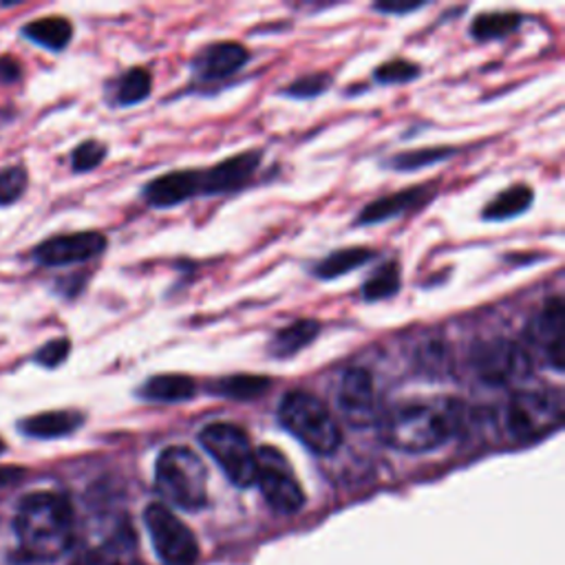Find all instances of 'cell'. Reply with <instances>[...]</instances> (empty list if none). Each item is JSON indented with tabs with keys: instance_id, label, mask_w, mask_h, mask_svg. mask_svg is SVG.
<instances>
[{
	"instance_id": "16",
	"label": "cell",
	"mask_w": 565,
	"mask_h": 565,
	"mask_svg": "<svg viewBox=\"0 0 565 565\" xmlns=\"http://www.w3.org/2000/svg\"><path fill=\"white\" fill-rule=\"evenodd\" d=\"M431 197H433V193L429 186H414L407 191H400L395 195L380 197L360 210L356 225H376V223L397 219L402 214L422 208Z\"/></svg>"
},
{
	"instance_id": "30",
	"label": "cell",
	"mask_w": 565,
	"mask_h": 565,
	"mask_svg": "<svg viewBox=\"0 0 565 565\" xmlns=\"http://www.w3.org/2000/svg\"><path fill=\"white\" fill-rule=\"evenodd\" d=\"M109 148L98 139H87L71 152V169L75 173H91L107 159Z\"/></svg>"
},
{
	"instance_id": "37",
	"label": "cell",
	"mask_w": 565,
	"mask_h": 565,
	"mask_svg": "<svg viewBox=\"0 0 565 565\" xmlns=\"http://www.w3.org/2000/svg\"><path fill=\"white\" fill-rule=\"evenodd\" d=\"M8 451V444L3 442V438H0V455H3Z\"/></svg>"
},
{
	"instance_id": "15",
	"label": "cell",
	"mask_w": 565,
	"mask_h": 565,
	"mask_svg": "<svg viewBox=\"0 0 565 565\" xmlns=\"http://www.w3.org/2000/svg\"><path fill=\"white\" fill-rule=\"evenodd\" d=\"M199 195V171H173L148 182L142 191L150 208L169 210Z\"/></svg>"
},
{
	"instance_id": "9",
	"label": "cell",
	"mask_w": 565,
	"mask_h": 565,
	"mask_svg": "<svg viewBox=\"0 0 565 565\" xmlns=\"http://www.w3.org/2000/svg\"><path fill=\"white\" fill-rule=\"evenodd\" d=\"M259 470L257 487L272 511L281 515H294L305 506V493L294 477L287 459L272 446L257 451Z\"/></svg>"
},
{
	"instance_id": "2",
	"label": "cell",
	"mask_w": 565,
	"mask_h": 565,
	"mask_svg": "<svg viewBox=\"0 0 565 565\" xmlns=\"http://www.w3.org/2000/svg\"><path fill=\"white\" fill-rule=\"evenodd\" d=\"M14 530L27 556L56 561L73 543V508L58 493H32L16 511Z\"/></svg>"
},
{
	"instance_id": "21",
	"label": "cell",
	"mask_w": 565,
	"mask_h": 565,
	"mask_svg": "<svg viewBox=\"0 0 565 565\" xmlns=\"http://www.w3.org/2000/svg\"><path fill=\"white\" fill-rule=\"evenodd\" d=\"M535 201V193L526 184H517L500 193L493 201L487 204L481 217L487 221H508L515 217H521Z\"/></svg>"
},
{
	"instance_id": "10",
	"label": "cell",
	"mask_w": 565,
	"mask_h": 565,
	"mask_svg": "<svg viewBox=\"0 0 565 565\" xmlns=\"http://www.w3.org/2000/svg\"><path fill=\"white\" fill-rule=\"evenodd\" d=\"M109 246V241L102 232L87 230L51 236L34 250V261L42 268H66L89 263L100 257Z\"/></svg>"
},
{
	"instance_id": "7",
	"label": "cell",
	"mask_w": 565,
	"mask_h": 565,
	"mask_svg": "<svg viewBox=\"0 0 565 565\" xmlns=\"http://www.w3.org/2000/svg\"><path fill=\"white\" fill-rule=\"evenodd\" d=\"M144 521L157 556L167 565L197 563L199 543L193 530L169 506L150 504L144 513Z\"/></svg>"
},
{
	"instance_id": "27",
	"label": "cell",
	"mask_w": 565,
	"mask_h": 565,
	"mask_svg": "<svg viewBox=\"0 0 565 565\" xmlns=\"http://www.w3.org/2000/svg\"><path fill=\"white\" fill-rule=\"evenodd\" d=\"M402 277H400V266L395 261L382 263L363 285V298L367 303H378L393 298L400 292Z\"/></svg>"
},
{
	"instance_id": "18",
	"label": "cell",
	"mask_w": 565,
	"mask_h": 565,
	"mask_svg": "<svg viewBox=\"0 0 565 565\" xmlns=\"http://www.w3.org/2000/svg\"><path fill=\"white\" fill-rule=\"evenodd\" d=\"M139 397L148 402H164V405H180L197 395V382L184 373H164L148 378L139 391Z\"/></svg>"
},
{
	"instance_id": "19",
	"label": "cell",
	"mask_w": 565,
	"mask_h": 565,
	"mask_svg": "<svg viewBox=\"0 0 565 565\" xmlns=\"http://www.w3.org/2000/svg\"><path fill=\"white\" fill-rule=\"evenodd\" d=\"M320 334V322L314 320V318H300V320H294L290 322L287 328L279 330L270 345H268V352L272 358H292L296 354H300L303 349H307Z\"/></svg>"
},
{
	"instance_id": "14",
	"label": "cell",
	"mask_w": 565,
	"mask_h": 565,
	"mask_svg": "<svg viewBox=\"0 0 565 565\" xmlns=\"http://www.w3.org/2000/svg\"><path fill=\"white\" fill-rule=\"evenodd\" d=\"M250 62V51L238 42H214L204 47L193 60V73L204 83H217L234 75Z\"/></svg>"
},
{
	"instance_id": "28",
	"label": "cell",
	"mask_w": 565,
	"mask_h": 565,
	"mask_svg": "<svg viewBox=\"0 0 565 565\" xmlns=\"http://www.w3.org/2000/svg\"><path fill=\"white\" fill-rule=\"evenodd\" d=\"M420 75H422V69L416 62L397 58V60L380 64L373 73V79L382 87H397V85L414 83V79H418Z\"/></svg>"
},
{
	"instance_id": "17",
	"label": "cell",
	"mask_w": 565,
	"mask_h": 565,
	"mask_svg": "<svg viewBox=\"0 0 565 565\" xmlns=\"http://www.w3.org/2000/svg\"><path fill=\"white\" fill-rule=\"evenodd\" d=\"M83 425H85L83 414L73 409H62V412H45L27 420H21L19 429L23 435L34 440H58L75 433Z\"/></svg>"
},
{
	"instance_id": "29",
	"label": "cell",
	"mask_w": 565,
	"mask_h": 565,
	"mask_svg": "<svg viewBox=\"0 0 565 565\" xmlns=\"http://www.w3.org/2000/svg\"><path fill=\"white\" fill-rule=\"evenodd\" d=\"M332 83H334V77L330 73H322V71L307 73V75L294 79L290 87H285L283 96L292 98V100H314L318 96H326L332 89Z\"/></svg>"
},
{
	"instance_id": "20",
	"label": "cell",
	"mask_w": 565,
	"mask_h": 565,
	"mask_svg": "<svg viewBox=\"0 0 565 565\" xmlns=\"http://www.w3.org/2000/svg\"><path fill=\"white\" fill-rule=\"evenodd\" d=\"M23 36L53 53H60L69 47L73 38V25L62 16H47L27 23L23 27Z\"/></svg>"
},
{
	"instance_id": "8",
	"label": "cell",
	"mask_w": 565,
	"mask_h": 565,
	"mask_svg": "<svg viewBox=\"0 0 565 565\" xmlns=\"http://www.w3.org/2000/svg\"><path fill=\"white\" fill-rule=\"evenodd\" d=\"M470 360L479 380L493 386H508L521 382L532 371L530 354L519 343L506 339L479 343L472 349Z\"/></svg>"
},
{
	"instance_id": "6",
	"label": "cell",
	"mask_w": 565,
	"mask_h": 565,
	"mask_svg": "<svg viewBox=\"0 0 565 565\" xmlns=\"http://www.w3.org/2000/svg\"><path fill=\"white\" fill-rule=\"evenodd\" d=\"M561 395L550 391H517L504 409V425L513 440L535 442L561 425Z\"/></svg>"
},
{
	"instance_id": "31",
	"label": "cell",
	"mask_w": 565,
	"mask_h": 565,
	"mask_svg": "<svg viewBox=\"0 0 565 565\" xmlns=\"http://www.w3.org/2000/svg\"><path fill=\"white\" fill-rule=\"evenodd\" d=\"M29 186V175L23 167L0 169V208L16 204Z\"/></svg>"
},
{
	"instance_id": "11",
	"label": "cell",
	"mask_w": 565,
	"mask_h": 565,
	"mask_svg": "<svg viewBox=\"0 0 565 565\" xmlns=\"http://www.w3.org/2000/svg\"><path fill=\"white\" fill-rule=\"evenodd\" d=\"M563 336H565V307L561 296H552L541 307V311L528 322L526 339L532 345V349H537L543 356L545 365L552 367L556 373H563L565 369Z\"/></svg>"
},
{
	"instance_id": "25",
	"label": "cell",
	"mask_w": 565,
	"mask_h": 565,
	"mask_svg": "<svg viewBox=\"0 0 565 565\" xmlns=\"http://www.w3.org/2000/svg\"><path fill=\"white\" fill-rule=\"evenodd\" d=\"M521 25V14L517 12H489L479 14L470 23V36L479 42L506 38L508 34L517 32Z\"/></svg>"
},
{
	"instance_id": "5",
	"label": "cell",
	"mask_w": 565,
	"mask_h": 565,
	"mask_svg": "<svg viewBox=\"0 0 565 565\" xmlns=\"http://www.w3.org/2000/svg\"><path fill=\"white\" fill-rule=\"evenodd\" d=\"M199 444L219 464L236 489H250L257 483L259 459L250 435L230 422H214L201 429Z\"/></svg>"
},
{
	"instance_id": "35",
	"label": "cell",
	"mask_w": 565,
	"mask_h": 565,
	"mask_svg": "<svg viewBox=\"0 0 565 565\" xmlns=\"http://www.w3.org/2000/svg\"><path fill=\"white\" fill-rule=\"evenodd\" d=\"M427 3H376L373 12L384 14V16H405L425 10Z\"/></svg>"
},
{
	"instance_id": "36",
	"label": "cell",
	"mask_w": 565,
	"mask_h": 565,
	"mask_svg": "<svg viewBox=\"0 0 565 565\" xmlns=\"http://www.w3.org/2000/svg\"><path fill=\"white\" fill-rule=\"evenodd\" d=\"M23 475H25V470L19 466H0V489L12 487V483L23 479Z\"/></svg>"
},
{
	"instance_id": "26",
	"label": "cell",
	"mask_w": 565,
	"mask_h": 565,
	"mask_svg": "<svg viewBox=\"0 0 565 565\" xmlns=\"http://www.w3.org/2000/svg\"><path fill=\"white\" fill-rule=\"evenodd\" d=\"M453 155H455V148H451V146L418 148V150H407V152H400V155L391 157L389 167L400 173H416V171L435 167V164H440V161H446Z\"/></svg>"
},
{
	"instance_id": "4",
	"label": "cell",
	"mask_w": 565,
	"mask_h": 565,
	"mask_svg": "<svg viewBox=\"0 0 565 565\" xmlns=\"http://www.w3.org/2000/svg\"><path fill=\"white\" fill-rule=\"evenodd\" d=\"M155 487L169 504L201 511L208 504V468L188 446H169L155 462Z\"/></svg>"
},
{
	"instance_id": "33",
	"label": "cell",
	"mask_w": 565,
	"mask_h": 565,
	"mask_svg": "<svg viewBox=\"0 0 565 565\" xmlns=\"http://www.w3.org/2000/svg\"><path fill=\"white\" fill-rule=\"evenodd\" d=\"M69 354H71V341L69 339H53V341L45 343L34 354V363L45 367V369H58L60 365L66 363Z\"/></svg>"
},
{
	"instance_id": "12",
	"label": "cell",
	"mask_w": 565,
	"mask_h": 565,
	"mask_svg": "<svg viewBox=\"0 0 565 565\" xmlns=\"http://www.w3.org/2000/svg\"><path fill=\"white\" fill-rule=\"evenodd\" d=\"M261 150L232 155L208 171H199V195L219 197L246 188L261 167Z\"/></svg>"
},
{
	"instance_id": "13",
	"label": "cell",
	"mask_w": 565,
	"mask_h": 565,
	"mask_svg": "<svg viewBox=\"0 0 565 565\" xmlns=\"http://www.w3.org/2000/svg\"><path fill=\"white\" fill-rule=\"evenodd\" d=\"M336 405L345 420L358 429L376 422L373 376L363 367L347 369L336 389Z\"/></svg>"
},
{
	"instance_id": "3",
	"label": "cell",
	"mask_w": 565,
	"mask_h": 565,
	"mask_svg": "<svg viewBox=\"0 0 565 565\" xmlns=\"http://www.w3.org/2000/svg\"><path fill=\"white\" fill-rule=\"evenodd\" d=\"M279 422L316 455H334L343 444V431L330 407L309 391H290L279 405Z\"/></svg>"
},
{
	"instance_id": "23",
	"label": "cell",
	"mask_w": 565,
	"mask_h": 565,
	"mask_svg": "<svg viewBox=\"0 0 565 565\" xmlns=\"http://www.w3.org/2000/svg\"><path fill=\"white\" fill-rule=\"evenodd\" d=\"M376 257L373 250L369 248H345V250H336L332 253L328 259H322L314 274L320 279V281H334V279H341L363 266H367L371 259Z\"/></svg>"
},
{
	"instance_id": "1",
	"label": "cell",
	"mask_w": 565,
	"mask_h": 565,
	"mask_svg": "<svg viewBox=\"0 0 565 565\" xmlns=\"http://www.w3.org/2000/svg\"><path fill=\"white\" fill-rule=\"evenodd\" d=\"M459 409L455 402H405L386 412L378 427L380 438L402 453H429L446 444L457 431Z\"/></svg>"
},
{
	"instance_id": "34",
	"label": "cell",
	"mask_w": 565,
	"mask_h": 565,
	"mask_svg": "<svg viewBox=\"0 0 565 565\" xmlns=\"http://www.w3.org/2000/svg\"><path fill=\"white\" fill-rule=\"evenodd\" d=\"M23 77V64L14 56L0 58V85H14Z\"/></svg>"
},
{
	"instance_id": "32",
	"label": "cell",
	"mask_w": 565,
	"mask_h": 565,
	"mask_svg": "<svg viewBox=\"0 0 565 565\" xmlns=\"http://www.w3.org/2000/svg\"><path fill=\"white\" fill-rule=\"evenodd\" d=\"M126 541L122 539H111L98 548H89L85 550L79 556H75V561L71 565H122L120 561V550L118 548H124Z\"/></svg>"
},
{
	"instance_id": "24",
	"label": "cell",
	"mask_w": 565,
	"mask_h": 565,
	"mask_svg": "<svg viewBox=\"0 0 565 565\" xmlns=\"http://www.w3.org/2000/svg\"><path fill=\"white\" fill-rule=\"evenodd\" d=\"M152 91V75L144 66H133L128 69L113 87V105L115 107H135L144 100H148Z\"/></svg>"
},
{
	"instance_id": "22",
	"label": "cell",
	"mask_w": 565,
	"mask_h": 565,
	"mask_svg": "<svg viewBox=\"0 0 565 565\" xmlns=\"http://www.w3.org/2000/svg\"><path fill=\"white\" fill-rule=\"evenodd\" d=\"M272 386V380L266 376H248V373H236V376H225L219 378L210 384V393L228 400H238L248 402L261 397L268 389Z\"/></svg>"
}]
</instances>
